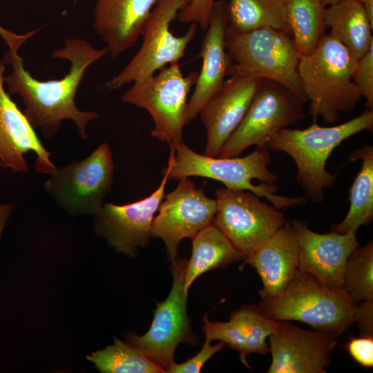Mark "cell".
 <instances>
[{
	"label": "cell",
	"mask_w": 373,
	"mask_h": 373,
	"mask_svg": "<svg viewBox=\"0 0 373 373\" xmlns=\"http://www.w3.org/2000/svg\"><path fill=\"white\" fill-rule=\"evenodd\" d=\"M107 54L105 47L95 48L84 39H68L63 47L53 51L52 57L68 61V73L59 79L39 81L26 70L18 52L9 50L2 60L12 70L4 77V83L10 93L21 97L25 115L34 128L41 129L45 138H52L62 121L68 119L75 124L79 137L86 140V126L99 113L79 110L75 99L87 68Z\"/></svg>",
	"instance_id": "cell-1"
},
{
	"label": "cell",
	"mask_w": 373,
	"mask_h": 373,
	"mask_svg": "<svg viewBox=\"0 0 373 373\" xmlns=\"http://www.w3.org/2000/svg\"><path fill=\"white\" fill-rule=\"evenodd\" d=\"M357 62L330 33L321 39L311 54L300 57V84L314 119L320 117L325 123L334 124L341 113L354 110L361 97L354 81Z\"/></svg>",
	"instance_id": "cell-2"
},
{
	"label": "cell",
	"mask_w": 373,
	"mask_h": 373,
	"mask_svg": "<svg viewBox=\"0 0 373 373\" xmlns=\"http://www.w3.org/2000/svg\"><path fill=\"white\" fill-rule=\"evenodd\" d=\"M373 130V109H367L358 116L332 126L314 123L304 128H285L267 142L265 147L272 152L289 155L297 169L296 180L305 191V198L321 203L325 191L334 186L336 174L326 169L333 151L346 139L364 131Z\"/></svg>",
	"instance_id": "cell-3"
},
{
	"label": "cell",
	"mask_w": 373,
	"mask_h": 373,
	"mask_svg": "<svg viewBox=\"0 0 373 373\" xmlns=\"http://www.w3.org/2000/svg\"><path fill=\"white\" fill-rule=\"evenodd\" d=\"M270 161L267 147L256 148L242 157H219L198 153L183 142L175 151H170L164 169L171 180L198 176L220 182L229 189L249 191L279 209L305 204V197L276 194L279 177L269 169Z\"/></svg>",
	"instance_id": "cell-4"
},
{
	"label": "cell",
	"mask_w": 373,
	"mask_h": 373,
	"mask_svg": "<svg viewBox=\"0 0 373 373\" xmlns=\"http://www.w3.org/2000/svg\"><path fill=\"white\" fill-rule=\"evenodd\" d=\"M356 303L344 289L329 288L298 270L278 295L262 299L260 312L275 321H298L340 336L354 323Z\"/></svg>",
	"instance_id": "cell-5"
},
{
	"label": "cell",
	"mask_w": 373,
	"mask_h": 373,
	"mask_svg": "<svg viewBox=\"0 0 373 373\" xmlns=\"http://www.w3.org/2000/svg\"><path fill=\"white\" fill-rule=\"evenodd\" d=\"M225 47L234 62L231 75L274 81L304 96L298 73L300 56L290 34L269 27L238 32L227 26Z\"/></svg>",
	"instance_id": "cell-6"
},
{
	"label": "cell",
	"mask_w": 373,
	"mask_h": 373,
	"mask_svg": "<svg viewBox=\"0 0 373 373\" xmlns=\"http://www.w3.org/2000/svg\"><path fill=\"white\" fill-rule=\"evenodd\" d=\"M159 70L157 75L133 83L121 98L125 103L145 109L154 123L152 137L167 143L170 151H175L184 142L187 96L198 73L192 71L184 76L178 61Z\"/></svg>",
	"instance_id": "cell-7"
},
{
	"label": "cell",
	"mask_w": 373,
	"mask_h": 373,
	"mask_svg": "<svg viewBox=\"0 0 373 373\" xmlns=\"http://www.w3.org/2000/svg\"><path fill=\"white\" fill-rule=\"evenodd\" d=\"M307 99L285 86L263 79L245 117L221 148L218 157L239 156L247 148L265 147L280 130L305 117Z\"/></svg>",
	"instance_id": "cell-8"
},
{
	"label": "cell",
	"mask_w": 373,
	"mask_h": 373,
	"mask_svg": "<svg viewBox=\"0 0 373 373\" xmlns=\"http://www.w3.org/2000/svg\"><path fill=\"white\" fill-rule=\"evenodd\" d=\"M191 0H158L143 29L142 44L126 66L105 85L111 90L143 80L168 64L178 61L195 37L198 24L191 23L180 37L170 30L171 22Z\"/></svg>",
	"instance_id": "cell-9"
},
{
	"label": "cell",
	"mask_w": 373,
	"mask_h": 373,
	"mask_svg": "<svg viewBox=\"0 0 373 373\" xmlns=\"http://www.w3.org/2000/svg\"><path fill=\"white\" fill-rule=\"evenodd\" d=\"M114 169L112 151L103 142L86 158L56 166L44 188L70 215L94 216L111 189Z\"/></svg>",
	"instance_id": "cell-10"
},
{
	"label": "cell",
	"mask_w": 373,
	"mask_h": 373,
	"mask_svg": "<svg viewBox=\"0 0 373 373\" xmlns=\"http://www.w3.org/2000/svg\"><path fill=\"white\" fill-rule=\"evenodd\" d=\"M213 224L246 260L286 222L284 213L249 191L226 187L216 191Z\"/></svg>",
	"instance_id": "cell-11"
},
{
	"label": "cell",
	"mask_w": 373,
	"mask_h": 373,
	"mask_svg": "<svg viewBox=\"0 0 373 373\" xmlns=\"http://www.w3.org/2000/svg\"><path fill=\"white\" fill-rule=\"evenodd\" d=\"M186 263L185 258L172 261L173 286L168 297L157 303L149 329L142 336L129 334L127 337L128 343L142 350L165 372L174 362V353L180 343L195 345L198 342L187 314Z\"/></svg>",
	"instance_id": "cell-12"
},
{
	"label": "cell",
	"mask_w": 373,
	"mask_h": 373,
	"mask_svg": "<svg viewBox=\"0 0 373 373\" xmlns=\"http://www.w3.org/2000/svg\"><path fill=\"white\" fill-rule=\"evenodd\" d=\"M177 187L164 195L153 218L151 237L161 238L169 259L178 258V246L185 238H192L213 224L217 210L216 199L208 198L189 178L180 179Z\"/></svg>",
	"instance_id": "cell-13"
},
{
	"label": "cell",
	"mask_w": 373,
	"mask_h": 373,
	"mask_svg": "<svg viewBox=\"0 0 373 373\" xmlns=\"http://www.w3.org/2000/svg\"><path fill=\"white\" fill-rule=\"evenodd\" d=\"M158 187L149 196L126 204L104 203L94 215L95 231L117 252L135 257L151 238L154 215L165 195L168 173L164 169Z\"/></svg>",
	"instance_id": "cell-14"
},
{
	"label": "cell",
	"mask_w": 373,
	"mask_h": 373,
	"mask_svg": "<svg viewBox=\"0 0 373 373\" xmlns=\"http://www.w3.org/2000/svg\"><path fill=\"white\" fill-rule=\"evenodd\" d=\"M339 336L298 327L279 321L269 336L271 363L268 373H325Z\"/></svg>",
	"instance_id": "cell-15"
},
{
	"label": "cell",
	"mask_w": 373,
	"mask_h": 373,
	"mask_svg": "<svg viewBox=\"0 0 373 373\" xmlns=\"http://www.w3.org/2000/svg\"><path fill=\"white\" fill-rule=\"evenodd\" d=\"M298 247V270L311 274L325 286L343 289V272L350 254L360 246L356 234L332 231L318 233L300 220H292Z\"/></svg>",
	"instance_id": "cell-16"
},
{
	"label": "cell",
	"mask_w": 373,
	"mask_h": 373,
	"mask_svg": "<svg viewBox=\"0 0 373 373\" xmlns=\"http://www.w3.org/2000/svg\"><path fill=\"white\" fill-rule=\"evenodd\" d=\"M5 66L0 58V166L17 173L29 167L24 155L33 152L35 169L50 175L56 169L51 153L42 144L24 113L17 106L4 88Z\"/></svg>",
	"instance_id": "cell-17"
},
{
	"label": "cell",
	"mask_w": 373,
	"mask_h": 373,
	"mask_svg": "<svg viewBox=\"0 0 373 373\" xmlns=\"http://www.w3.org/2000/svg\"><path fill=\"white\" fill-rule=\"evenodd\" d=\"M262 80L231 75L203 106L198 115L207 132L204 155L218 157L245 117Z\"/></svg>",
	"instance_id": "cell-18"
},
{
	"label": "cell",
	"mask_w": 373,
	"mask_h": 373,
	"mask_svg": "<svg viewBox=\"0 0 373 373\" xmlns=\"http://www.w3.org/2000/svg\"><path fill=\"white\" fill-rule=\"evenodd\" d=\"M226 1H216L213 8L201 46V70L187 103L186 124L196 118L203 106L221 87L230 68L231 59L225 47L228 26Z\"/></svg>",
	"instance_id": "cell-19"
},
{
	"label": "cell",
	"mask_w": 373,
	"mask_h": 373,
	"mask_svg": "<svg viewBox=\"0 0 373 373\" xmlns=\"http://www.w3.org/2000/svg\"><path fill=\"white\" fill-rule=\"evenodd\" d=\"M157 1H96L93 27L113 59L135 46Z\"/></svg>",
	"instance_id": "cell-20"
},
{
	"label": "cell",
	"mask_w": 373,
	"mask_h": 373,
	"mask_svg": "<svg viewBox=\"0 0 373 373\" xmlns=\"http://www.w3.org/2000/svg\"><path fill=\"white\" fill-rule=\"evenodd\" d=\"M245 264L254 267L261 278V299L280 294L298 270L297 240L291 221L245 260Z\"/></svg>",
	"instance_id": "cell-21"
},
{
	"label": "cell",
	"mask_w": 373,
	"mask_h": 373,
	"mask_svg": "<svg viewBox=\"0 0 373 373\" xmlns=\"http://www.w3.org/2000/svg\"><path fill=\"white\" fill-rule=\"evenodd\" d=\"M325 24L357 59L373 46V23L359 0H342L325 7Z\"/></svg>",
	"instance_id": "cell-22"
},
{
	"label": "cell",
	"mask_w": 373,
	"mask_h": 373,
	"mask_svg": "<svg viewBox=\"0 0 373 373\" xmlns=\"http://www.w3.org/2000/svg\"><path fill=\"white\" fill-rule=\"evenodd\" d=\"M191 239L192 253L187 260L184 279L187 292L201 274L242 260L239 251L213 224L203 228Z\"/></svg>",
	"instance_id": "cell-23"
},
{
	"label": "cell",
	"mask_w": 373,
	"mask_h": 373,
	"mask_svg": "<svg viewBox=\"0 0 373 373\" xmlns=\"http://www.w3.org/2000/svg\"><path fill=\"white\" fill-rule=\"evenodd\" d=\"M361 160V169L349 191L350 202L345 218L332 225L331 231L338 233H356L363 225H369L373 220V146L364 145L352 151L350 161Z\"/></svg>",
	"instance_id": "cell-24"
},
{
	"label": "cell",
	"mask_w": 373,
	"mask_h": 373,
	"mask_svg": "<svg viewBox=\"0 0 373 373\" xmlns=\"http://www.w3.org/2000/svg\"><path fill=\"white\" fill-rule=\"evenodd\" d=\"M283 5L300 57L309 55L325 35V7L319 0H283Z\"/></svg>",
	"instance_id": "cell-25"
},
{
	"label": "cell",
	"mask_w": 373,
	"mask_h": 373,
	"mask_svg": "<svg viewBox=\"0 0 373 373\" xmlns=\"http://www.w3.org/2000/svg\"><path fill=\"white\" fill-rule=\"evenodd\" d=\"M228 27L238 32L269 27L291 34L283 0H228Z\"/></svg>",
	"instance_id": "cell-26"
},
{
	"label": "cell",
	"mask_w": 373,
	"mask_h": 373,
	"mask_svg": "<svg viewBox=\"0 0 373 373\" xmlns=\"http://www.w3.org/2000/svg\"><path fill=\"white\" fill-rule=\"evenodd\" d=\"M86 358L102 373L165 372L139 348L116 337L113 345L97 350Z\"/></svg>",
	"instance_id": "cell-27"
},
{
	"label": "cell",
	"mask_w": 373,
	"mask_h": 373,
	"mask_svg": "<svg viewBox=\"0 0 373 373\" xmlns=\"http://www.w3.org/2000/svg\"><path fill=\"white\" fill-rule=\"evenodd\" d=\"M343 289L356 303L373 300V242L356 247L343 272Z\"/></svg>",
	"instance_id": "cell-28"
},
{
	"label": "cell",
	"mask_w": 373,
	"mask_h": 373,
	"mask_svg": "<svg viewBox=\"0 0 373 373\" xmlns=\"http://www.w3.org/2000/svg\"><path fill=\"white\" fill-rule=\"evenodd\" d=\"M230 318L238 325L245 337L247 356L252 353L266 355L269 352L267 338L277 328L279 321L266 317L258 306L252 304L233 312Z\"/></svg>",
	"instance_id": "cell-29"
},
{
	"label": "cell",
	"mask_w": 373,
	"mask_h": 373,
	"mask_svg": "<svg viewBox=\"0 0 373 373\" xmlns=\"http://www.w3.org/2000/svg\"><path fill=\"white\" fill-rule=\"evenodd\" d=\"M203 321L202 331L205 338L211 341L218 340L224 345L237 350L242 363L249 368L247 361L245 339L236 322L231 318L226 322H210L207 314Z\"/></svg>",
	"instance_id": "cell-30"
},
{
	"label": "cell",
	"mask_w": 373,
	"mask_h": 373,
	"mask_svg": "<svg viewBox=\"0 0 373 373\" xmlns=\"http://www.w3.org/2000/svg\"><path fill=\"white\" fill-rule=\"evenodd\" d=\"M354 81L368 109L373 108V46L358 59Z\"/></svg>",
	"instance_id": "cell-31"
},
{
	"label": "cell",
	"mask_w": 373,
	"mask_h": 373,
	"mask_svg": "<svg viewBox=\"0 0 373 373\" xmlns=\"http://www.w3.org/2000/svg\"><path fill=\"white\" fill-rule=\"evenodd\" d=\"M211 340L205 338V342L200 350L193 357L186 362L177 363L175 361L166 370L169 373H199L204 363L215 354L220 351L224 346L222 342L211 345Z\"/></svg>",
	"instance_id": "cell-32"
},
{
	"label": "cell",
	"mask_w": 373,
	"mask_h": 373,
	"mask_svg": "<svg viewBox=\"0 0 373 373\" xmlns=\"http://www.w3.org/2000/svg\"><path fill=\"white\" fill-rule=\"evenodd\" d=\"M216 0H191L189 4L180 10L177 19L182 23H196L206 31Z\"/></svg>",
	"instance_id": "cell-33"
},
{
	"label": "cell",
	"mask_w": 373,
	"mask_h": 373,
	"mask_svg": "<svg viewBox=\"0 0 373 373\" xmlns=\"http://www.w3.org/2000/svg\"><path fill=\"white\" fill-rule=\"evenodd\" d=\"M346 348L352 358L365 367L373 366V337L363 336L350 338Z\"/></svg>",
	"instance_id": "cell-34"
},
{
	"label": "cell",
	"mask_w": 373,
	"mask_h": 373,
	"mask_svg": "<svg viewBox=\"0 0 373 373\" xmlns=\"http://www.w3.org/2000/svg\"><path fill=\"white\" fill-rule=\"evenodd\" d=\"M354 322H356L361 336L373 337V300L356 303Z\"/></svg>",
	"instance_id": "cell-35"
},
{
	"label": "cell",
	"mask_w": 373,
	"mask_h": 373,
	"mask_svg": "<svg viewBox=\"0 0 373 373\" xmlns=\"http://www.w3.org/2000/svg\"><path fill=\"white\" fill-rule=\"evenodd\" d=\"M37 31L38 30H30L26 34L19 35L8 30L0 26V37L8 46L10 50L17 52L21 46L34 36Z\"/></svg>",
	"instance_id": "cell-36"
},
{
	"label": "cell",
	"mask_w": 373,
	"mask_h": 373,
	"mask_svg": "<svg viewBox=\"0 0 373 373\" xmlns=\"http://www.w3.org/2000/svg\"><path fill=\"white\" fill-rule=\"evenodd\" d=\"M13 208L14 205L12 204L0 203V238L6 223L13 210Z\"/></svg>",
	"instance_id": "cell-37"
},
{
	"label": "cell",
	"mask_w": 373,
	"mask_h": 373,
	"mask_svg": "<svg viewBox=\"0 0 373 373\" xmlns=\"http://www.w3.org/2000/svg\"><path fill=\"white\" fill-rule=\"evenodd\" d=\"M363 5L372 23H373V0H359Z\"/></svg>",
	"instance_id": "cell-38"
},
{
	"label": "cell",
	"mask_w": 373,
	"mask_h": 373,
	"mask_svg": "<svg viewBox=\"0 0 373 373\" xmlns=\"http://www.w3.org/2000/svg\"><path fill=\"white\" fill-rule=\"evenodd\" d=\"M319 1L325 7H327L342 0H319Z\"/></svg>",
	"instance_id": "cell-39"
}]
</instances>
